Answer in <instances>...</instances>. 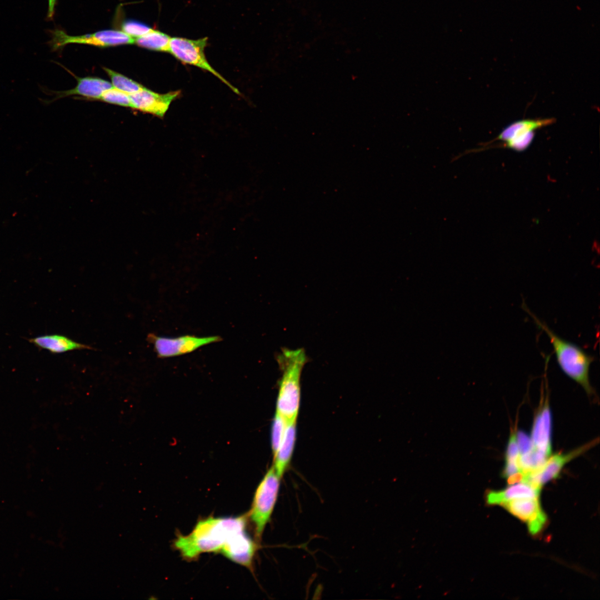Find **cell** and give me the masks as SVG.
<instances>
[{
	"label": "cell",
	"instance_id": "ba28073f",
	"mask_svg": "<svg viewBox=\"0 0 600 600\" xmlns=\"http://www.w3.org/2000/svg\"><path fill=\"white\" fill-rule=\"evenodd\" d=\"M243 62L268 77L284 72L307 57L293 48L268 39H254L242 49Z\"/></svg>",
	"mask_w": 600,
	"mask_h": 600
},
{
	"label": "cell",
	"instance_id": "8992f818",
	"mask_svg": "<svg viewBox=\"0 0 600 600\" xmlns=\"http://www.w3.org/2000/svg\"><path fill=\"white\" fill-rule=\"evenodd\" d=\"M208 141L220 154L226 173L259 189L286 179L289 173L282 168L212 134Z\"/></svg>",
	"mask_w": 600,
	"mask_h": 600
},
{
	"label": "cell",
	"instance_id": "6da1fadb",
	"mask_svg": "<svg viewBox=\"0 0 600 600\" xmlns=\"http://www.w3.org/2000/svg\"><path fill=\"white\" fill-rule=\"evenodd\" d=\"M414 88V74L394 79L359 73L341 74L337 106L367 128L390 132L421 146L470 187L480 189L477 179L438 147L414 121L409 103Z\"/></svg>",
	"mask_w": 600,
	"mask_h": 600
},
{
	"label": "cell",
	"instance_id": "277c9868",
	"mask_svg": "<svg viewBox=\"0 0 600 600\" xmlns=\"http://www.w3.org/2000/svg\"><path fill=\"white\" fill-rule=\"evenodd\" d=\"M153 171L143 179L102 182L112 190L107 199L93 201L79 198V200L90 208H98L118 197L143 190H158L177 198L198 199L210 181L226 174L219 163L196 154H153Z\"/></svg>",
	"mask_w": 600,
	"mask_h": 600
},
{
	"label": "cell",
	"instance_id": "9c48e42d",
	"mask_svg": "<svg viewBox=\"0 0 600 600\" xmlns=\"http://www.w3.org/2000/svg\"><path fill=\"white\" fill-rule=\"evenodd\" d=\"M97 17L93 36L97 40L106 39L110 23V12L112 10V0H96Z\"/></svg>",
	"mask_w": 600,
	"mask_h": 600
},
{
	"label": "cell",
	"instance_id": "7a4b0ae2",
	"mask_svg": "<svg viewBox=\"0 0 600 600\" xmlns=\"http://www.w3.org/2000/svg\"><path fill=\"white\" fill-rule=\"evenodd\" d=\"M102 80L98 90L107 102L122 99L141 87L169 88L201 94H216L268 88L269 77L244 62L210 59L182 68L140 71L129 62L111 58L101 61Z\"/></svg>",
	"mask_w": 600,
	"mask_h": 600
},
{
	"label": "cell",
	"instance_id": "3957f363",
	"mask_svg": "<svg viewBox=\"0 0 600 600\" xmlns=\"http://www.w3.org/2000/svg\"><path fill=\"white\" fill-rule=\"evenodd\" d=\"M361 181L317 187L296 177L259 189L263 214L284 224L327 236L341 208L361 191Z\"/></svg>",
	"mask_w": 600,
	"mask_h": 600
},
{
	"label": "cell",
	"instance_id": "52a82bcc",
	"mask_svg": "<svg viewBox=\"0 0 600 600\" xmlns=\"http://www.w3.org/2000/svg\"><path fill=\"white\" fill-rule=\"evenodd\" d=\"M198 200L247 213L263 214L259 188L227 173L210 181Z\"/></svg>",
	"mask_w": 600,
	"mask_h": 600
},
{
	"label": "cell",
	"instance_id": "5b68a950",
	"mask_svg": "<svg viewBox=\"0 0 600 600\" xmlns=\"http://www.w3.org/2000/svg\"><path fill=\"white\" fill-rule=\"evenodd\" d=\"M341 73L330 66L306 58L293 68L269 77L268 88L294 99L336 104Z\"/></svg>",
	"mask_w": 600,
	"mask_h": 600
}]
</instances>
